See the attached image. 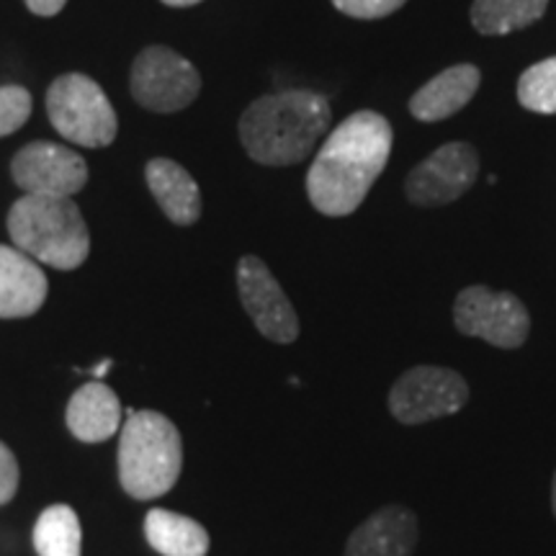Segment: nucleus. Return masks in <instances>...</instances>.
I'll return each mask as SVG.
<instances>
[{
    "instance_id": "obj_1",
    "label": "nucleus",
    "mask_w": 556,
    "mask_h": 556,
    "mask_svg": "<svg viewBox=\"0 0 556 556\" xmlns=\"http://www.w3.org/2000/svg\"><path fill=\"white\" fill-rule=\"evenodd\" d=\"M392 155V127L377 111H358L330 131L307 173V197L319 214L348 217L364 204Z\"/></svg>"
},
{
    "instance_id": "obj_2",
    "label": "nucleus",
    "mask_w": 556,
    "mask_h": 556,
    "mask_svg": "<svg viewBox=\"0 0 556 556\" xmlns=\"http://www.w3.org/2000/svg\"><path fill=\"white\" fill-rule=\"evenodd\" d=\"M332 111L325 96L312 90H281L261 96L240 116V142L255 163L296 165L315 150L330 127Z\"/></svg>"
},
{
    "instance_id": "obj_3",
    "label": "nucleus",
    "mask_w": 556,
    "mask_h": 556,
    "mask_svg": "<svg viewBox=\"0 0 556 556\" xmlns=\"http://www.w3.org/2000/svg\"><path fill=\"white\" fill-rule=\"evenodd\" d=\"M9 235L21 253L60 270L80 268L90 253L86 219L65 197L24 193L9 212Z\"/></svg>"
},
{
    "instance_id": "obj_4",
    "label": "nucleus",
    "mask_w": 556,
    "mask_h": 556,
    "mask_svg": "<svg viewBox=\"0 0 556 556\" xmlns=\"http://www.w3.org/2000/svg\"><path fill=\"white\" fill-rule=\"evenodd\" d=\"M184 467V443L178 428L155 409L127 415L119 441V479L127 495L152 500L178 482Z\"/></svg>"
},
{
    "instance_id": "obj_5",
    "label": "nucleus",
    "mask_w": 556,
    "mask_h": 556,
    "mask_svg": "<svg viewBox=\"0 0 556 556\" xmlns=\"http://www.w3.org/2000/svg\"><path fill=\"white\" fill-rule=\"evenodd\" d=\"M47 114L67 142L80 148H109L116 139L119 119L101 86L88 75H62L47 90Z\"/></svg>"
},
{
    "instance_id": "obj_6",
    "label": "nucleus",
    "mask_w": 556,
    "mask_h": 556,
    "mask_svg": "<svg viewBox=\"0 0 556 556\" xmlns=\"http://www.w3.org/2000/svg\"><path fill=\"white\" fill-rule=\"evenodd\" d=\"M469 384L443 366H415L389 389V409L405 426L456 415L467 405Z\"/></svg>"
},
{
    "instance_id": "obj_7",
    "label": "nucleus",
    "mask_w": 556,
    "mask_h": 556,
    "mask_svg": "<svg viewBox=\"0 0 556 556\" xmlns=\"http://www.w3.org/2000/svg\"><path fill=\"white\" fill-rule=\"evenodd\" d=\"M201 90V75L189 60L168 47H148L131 65V96L155 114L191 106Z\"/></svg>"
},
{
    "instance_id": "obj_8",
    "label": "nucleus",
    "mask_w": 556,
    "mask_h": 556,
    "mask_svg": "<svg viewBox=\"0 0 556 556\" xmlns=\"http://www.w3.org/2000/svg\"><path fill=\"white\" fill-rule=\"evenodd\" d=\"M454 323L458 332L495 348H520L531 330V317L516 294L486 287H469L456 296Z\"/></svg>"
},
{
    "instance_id": "obj_9",
    "label": "nucleus",
    "mask_w": 556,
    "mask_h": 556,
    "mask_svg": "<svg viewBox=\"0 0 556 556\" xmlns=\"http://www.w3.org/2000/svg\"><path fill=\"white\" fill-rule=\"evenodd\" d=\"M11 173L24 193L37 197H75L88 180L86 160L54 142H31L13 157Z\"/></svg>"
},
{
    "instance_id": "obj_10",
    "label": "nucleus",
    "mask_w": 556,
    "mask_h": 556,
    "mask_svg": "<svg viewBox=\"0 0 556 556\" xmlns=\"http://www.w3.org/2000/svg\"><path fill=\"white\" fill-rule=\"evenodd\" d=\"M479 157L467 142H448L407 176L405 193L417 206H441L464 197L477 180Z\"/></svg>"
},
{
    "instance_id": "obj_11",
    "label": "nucleus",
    "mask_w": 556,
    "mask_h": 556,
    "mask_svg": "<svg viewBox=\"0 0 556 556\" xmlns=\"http://www.w3.org/2000/svg\"><path fill=\"white\" fill-rule=\"evenodd\" d=\"M238 291L242 307L261 336L274 343H294L299 336V317L266 263L255 255H245L238 266Z\"/></svg>"
},
{
    "instance_id": "obj_12",
    "label": "nucleus",
    "mask_w": 556,
    "mask_h": 556,
    "mask_svg": "<svg viewBox=\"0 0 556 556\" xmlns=\"http://www.w3.org/2000/svg\"><path fill=\"white\" fill-rule=\"evenodd\" d=\"M417 516L402 505H387L368 516L345 544V556H413Z\"/></svg>"
},
{
    "instance_id": "obj_13",
    "label": "nucleus",
    "mask_w": 556,
    "mask_h": 556,
    "mask_svg": "<svg viewBox=\"0 0 556 556\" xmlns=\"http://www.w3.org/2000/svg\"><path fill=\"white\" fill-rule=\"evenodd\" d=\"M47 299V276L18 248L0 245V319L31 317Z\"/></svg>"
},
{
    "instance_id": "obj_14",
    "label": "nucleus",
    "mask_w": 556,
    "mask_h": 556,
    "mask_svg": "<svg viewBox=\"0 0 556 556\" xmlns=\"http://www.w3.org/2000/svg\"><path fill=\"white\" fill-rule=\"evenodd\" d=\"M479 70L475 65H456L428 80L409 101L417 122H443L462 111L479 90Z\"/></svg>"
},
{
    "instance_id": "obj_15",
    "label": "nucleus",
    "mask_w": 556,
    "mask_h": 556,
    "mask_svg": "<svg viewBox=\"0 0 556 556\" xmlns=\"http://www.w3.org/2000/svg\"><path fill=\"white\" fill-rule=\"evenodd\" d=\"M65 420L78 441L101 443L122 428V405L103 381H90L73 394Z\"/></svg>"
},
{
    "instance_id": "obj_16",
    "label": "nucleus",
    "mask_w": 556,
    "mask_h": 556,
    "mask_svg": "<svg viewBox=\"0 0 556 556\" xmlns=\"http://www.w3.org/2000/svg\"><path fill=\"white\" fill-rule=\"evenodd\" d=\"M144 176H148L152 197H155L160 208L168 214L170 222L189 227L201 217V191L189 170L180 168L168 157H155L148 163Z\"/></svg>"
},
{
    "instance_id": "obj_17",
    "label": "nucleus",
    "mask_w": 556,
    "mask_h": 556,
    "mask_svg": "<svg viewBox=\"0 0 556 556\" xmlns=\"http://www.w3.org/2000/svg\"><path fill=\"white\" fill-rule=\"evenodd\" d=\"M144 536L163 556H206L208 552V533L204 526L189 516H180V513L163 510V507L148 513Z\"/></svg>"
},
{
    "instance_id": "obj_18",
    "label": "nucleus",
    "mask_w": 556,
    "mask_h": 556,
    "mask_svg": "<svg viewBox=\"0 0 556 556\" xmlns=\"http://www.w3.org/2000/svg\"><path fill=\"white\" fill-rule=\"evenodd\" d=\"M548 0H475L471 24L486 37L520 31L544 16Z\"/></svg>"
},
{
    "instance_id": "obj_19",
    "label": "nucleus",
    "mask_w": 556,
    "mask_h": 556,
    "mask_svg": "<svg viewBox=\"0 0 556 556\" xmlns=\"http://www.w3.org/2000/svg\"><path fill=\"white\" fill-rule=\"evenodd\" d=\"M34 548L39 556H80L83 528L70 505H52L34 526Z\"/></svg>"
},
{
    "instance_id": "obj_20",
    "label": "nucleus",
    "mask_w": 556,
    "mask_h": 556,
    "mask_svg": "<svg viewBox=\"0 0 556 556\" xmlns=\"http://www.w3.org/2000/svg\"><path fill=\"white\" fill-rule=\"evenodd\" d=\"M518 101L536 114H556V58L539 62L520 75Z\"/></svg>"
},
{
    "instance_id": "obj_21",
    "label": "nucleus",
    "mask_w": 556,
    "mask_h": 556,
    "mask_svg": "<svg viewBox=\"0 0 556 556\" xmlns=\"http://www.w3.org/2000/svg\"><path fill=\"white\" fill-rule=\"evenodd\" d=\"M31 116V93L21 86H0V137L24 127Z\"/></svg>"
},
{
    "instance_id": "obj_22",
    "label": "nucleus",
    "mask_w": 556,
    "mask_h": 556,
    "mask_svg": "<svg viewBox=\"0 0 556 556\" xmlns=\"http://www.w3.org/2000/svg\"><path fill=\"white\" fill-rule=\"evenodd\" d=\"M407 0H332L338 11H343L345 16L351 18H384L389 13H394L397 9H402Z\"/></svg>"
},
{
    "instance_id": "obj_23",
    "label": "nucleus",
    "mask_w": 556,
    "mask_h": 556,
    "mask_svg": "<svg viewBox=\"0 0 556 556\" xmlns=\"http://www.w3.org/2000/svg\"><path fill=\"white\" fill-rule=\"evenodd\" d=\"M18 490V464L11 448L0 441V505H5Z\"/></svg>"
},
{
    "instance_id": "obj_24",
    "label": "nucleus",
    "mask_w": 556,
    "mask_h": 556,
    "mask_svg": "<svg viewBox=\"0 0 556 556\" xmlns=\"http://www.w3.org/2000/svg\"><path fill=\"white\" fill-rule=\"evenodd\" d=\"M67 0H26V5H29L31 13H37V16H58V13L65 9Z\"/></svg>"
},
{
    "instance_id": "obj_25",
    "label": "nucleus",
    "mask_w": 556,
    "mask_h": 556,
    "mask_svg": "<svg viewBox=\"0 0 556 556\" xmlns=\"http://www.w3.org/2000/svg\"><path fill=\"white\" fill-rule=\"evenodd\" d=\"M109 368H111V358L101 361V364H96V366H93V377H96V381H101L103 377H106Z\"/></svg>"
},
{
    "instance_id": "obj_26",
    "label": "nucleus",
    "mask_w": 556,
    "mask_h": 556,
    "mask_svg": "<svg viewBox=\"0 0 556 556\" xmlns=\"http://www.w3.org/2000/svg\"><path fill=\"white\" fill-rule=\"evenodd\" d=\"M165 5H173V9H189V5H197L201 0H163Z\"/></svg>"
},
{
    "instance_id": "obj_27",
    "label": "nucleus",
    "mask_w": 556,
    "mask_h": 556,
    "mask_svg": "<svg viewBox=\"0 0 556 556\" xmlns=\"http://www.w3.org/2000/svg\"><path fill=\"white\" fill-rule=\"evenodd\" d=\"M552 510L556 516V475H554V482H552Z\"/></svg>"
}]
</instances>
